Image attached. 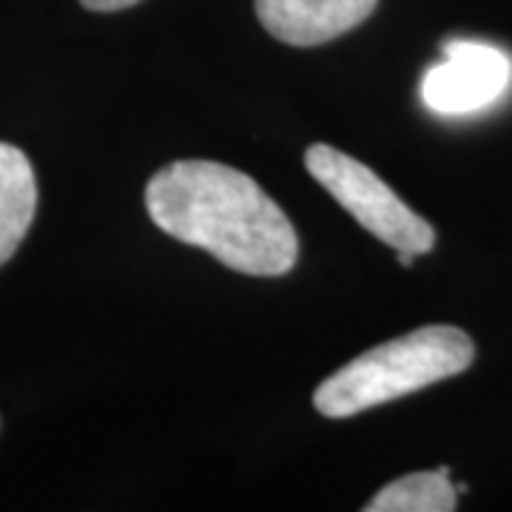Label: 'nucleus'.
<instances>
[{
  "instance_id": "f257e3e1",
  "label": "nucleus",
  "mask_w": 512,
  "mask_h": 512,
  "mask_svg": "<svg viewBox=\"0 0 512 512\" xmlns=\"http://www.w3.org/2000/svg\"><path fill=\"white\" fill-rule=\"evenodd\" d=\"M151 222L248 276H282L299 259L293 222L259 183L214 160H177L146 185Z\"/></svg>"
},
{
  "instance_id": "f03ea898",
  "label": "nucleus",
  "mask_w": 512,
  "mask_h": 512,
  "mask_svg": "<svg viewBox=\"0 0 512 512\" xmlns=\"http://www.w3.org/2000/svg\"><path fill=\"white\" fill-rule=\"evenodd\" d=\"M476 359V345L461 328L427 325L367 350L316 387L313 407L328 419H348L396 402L430 384L453 379Z\"/></svg>"
},
{
  "instance_id": "7ed1b4c3",
  "label": "nucleus",
  "mask_w": 512,
  "mask_h": 512,
  "mask_svg": "<svg viewBox=\"0 0 512 512\" xmlns=\"http://www.w3.org/2000/svg\"><path fill=\"white\" fill-rule=\"evenodd\" d=\"M305 165L313 180L376 239L393 245L396 251H413L416 256L427 254L436 245L433 225L410 211V205L399 200L396 191L365 163L353 160L339 148L316 143L308 148Z\"/></svg>"
},
{
  "instance_id": "20e7f679",
  "label": "nucleus",
  "mask_w": 512,
  "mask_h": 512,
  "mask_svg": "<svg viewBox=\"0 0 512 512\" xmlns=\"http://www.w3.org/2000/svg\"><path fill=\"white\" fill-rule=\"evenodd\" d=\"M510 57L498 46L478 40H450L444 60L421 80V100L441 117H461L493 106L507 92Z\"/></svg>"
},
{
  "instance_id": "39448f33",
  "label": "nucleus",
  "mask_w": 512,
  "mask_h": 512,
  "mask_svg": "<svg viewBox=\"0 0 512 512\" xmlns=\"http://www.w3.org/2000/svg\"><path fill=\"white\" fill-rule=\"evenodd\" d=\"M379 0H254L262 29L288 46H322L362 26Z\"/></svg>"
},
{
  "instance_id": "423d86ee",
  "label": "nucleus",
  "mask_w": 512,
  "mask_h": 512,
  "mask_svg": "<svg viewBox=\"0 0 512 512\" xmlns=\"http://www.w3.org/2000/svg\"><path fill=\"white\" fill-rule=\"evenodd\" d=\"M37 211V180L18 146L0 143V265L20 248Z\"/></svg>"
},
{
  "instance_id": "0eeeda50",
  "label": "nucleus",
  "mask_w": 512,
  "mask_h": 512,
  "mask_svg": "<svg viewBox=\"0 0 512 512\" xmlns=\"http://www.w3.org/2000/svg\"><path fill=\"white\" fill-rule=\"evenodd\" d=\"M458 507V490L450 484V467L410 473L390 481L373 495L367 512H453Z\"/></svg>"
},
{
  "instance_id": "6e6552de",
  "label": "nucleus",
  "mask_w": 512,
  "mask_h": 512,
  "mask_svg": "<svg viewBox=\"0 0 512 512\" xmlns=\"http://www.w3.org/2000/svg\"><path fill=\"white\" fill-rule=\"evenodd\" d=\"M80 3L92 12H120V9H128L140 0H80Z\"/></svg>"
},
{
  "instance_id": "1a4fd4ad",
  "label": "nucleus",
  "mask_w": 512,
  "mask_h": 512,
  "mask_svg": "<svg viewBox=\"0 0 512 512\" xmlns=\"http://www.w3.org/2000/svg\"><path fill=\"white\" fill-rule=\"evenodd\" d=\"M396 256H399V265L410 268V265H413V256H416V254H413V251H399Z\"/></svg>"
}]
</instances>
